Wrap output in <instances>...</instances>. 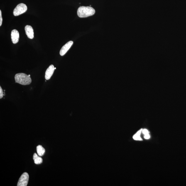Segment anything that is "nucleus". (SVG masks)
I'll return each instance as SVG.
<instances>
[{
    "label": "nucleus",
    "mask_w": 186,
    "mask_h": 186,
    "mask_svg": "<svg viewBox=\"0 0 186 186\" xmlns=\"http://www.w3.org/2000/svg\"><path fill=\"white\" fill-rule=\"evenodd\" d=\"M95 13V10L91 7H80L77 11V15L80 18H85L92 16Z\"/></svg>",
    "instance_id": "f257e3e1"
},
{
    "label": "nucleus",
    "mask_w": 186,
    "mask_h": 186,
    "mask_svg": "<svg viewBox=\"0 0 186 186\" xmlns=\"http://www.w3.org/2000/svg\"><path fill=\"white\" fill-rule=\"evenodd\" d=\"M15 82L23 85H27L31 82V79L29 76L24 73H18L15 75Z\"/></svg>",
    "instance_id": "f03ea898"
},
{
    "label": "nucleus",
    "mask_w": 186,
    "mask_h": 186,
    "mask_svg": "<svg viewBox=\"0 0 186 186\" xmlns=\"http://www.w3.org/2000/svg\"><path fill=\"white\" fill-rule=\"evenodd\" d=\"M27 7L26 5L23 3L19 4L15 8L13 11V14L15 16H18L26 12Z\"/></svg>",
    "instance_id": "7ed1b4c3"
},
{
    "label": "nucleus",
    "mask_w": 186,
    "mask_h": 186,
    "mask_svg": "<svg viewBox=\"0 0 186 186\" xmlns=\"http://www.w3.org/2000/svg\"><path fill=\"white\" fill-rule=\"evenodd\" d=\"M29 178V176L28 174L27 173H26V172L23 173L20 177L17 186H27L28 183Z\"/></svg>",
    "instance_id": "20e7f679"
},
{
    "label": "nucleus",
    "mask_w": 186,
    "mask_h": 186,
    "mask_svg": "<svg viewBox=\"0 0 186 186\" xmlns=\"http://www.w3.org/2000/svg\"><path fill=\"white\" fill-rule=\"evenodd\" d=\"M73 44V42L72 41H69L65 45H64L63 47H62L61 49L60 50V54L61 56H63L67 53L69 49L72 47V45Z\"/></svg>",
    "instance_id": "39448f33"
},
{
    "label": "nucleus",
    "mask_w": 186,
    "mask_h": 186,
    "mask_svg": "<svg viewBox=\"0 0 186 186\" xmlns=\"http://www.w3.org/2000/svg\"><path fill=\"white\" fill-rule=\"evenodd\" d=\"M55 67L53 65H51L47 69L46 72H45V78L47 80H48L53 75L54 70H55Z\"/></svg>",
    "instance_id": "423d86ee"
},
{
    "label": "nucleus",
    "mask_w": 186,
    "mask_h": 186,
    "mask_svg": "<svg viewBox=\"0 0 186 186\" xmlns=\"http://www.w3.org/2000/svg\"><path fill=\"white\" fill-rule=\"evenodd\" d=\"M19 34L18 31L16 29L12 30L11 33V38L12 41L14 44L18 43L19 39Z\"/></svg>",
    "instance_id": "0eeeda50"
},
{
    "label": "nucleus",
    "mask_w": 186,
    "mask_h": 186,
    "mask_svg": "<svg viewBox=\"0 0 186 186\" xmlns=\"http://www.w3.org/2000/svg\"><path fill=\"white\" fill-rule=\"evenodd\" d=\"M26 34L29 38L32 39L34 37L33 30L32 27L29 25H27L25 27Z\"/></svg>",
    "instance_id": "6e6552de"
},
{
    "label": "nucleus",
    "mask_w": 186,
    "mask_h": 186,
    "mask_svg": "<svg viewBox=\"0 0 186 186\" xmlns=\"http://www.w3.org/2000/svg\"><path fill=\"white\" fill-rule=\"evenodd\" d=\"M33 160L35 164L36 165H39L43 162V160L40 156L38 155L36 153L34 154L33 155Z\"/></svg>",
    "instance_id": "1a4fd4ad"
},
{
    "label": "nucleus",
    "mask_w": 186,
    "mask_h": 186,
    "mask_svg": "<svg viewBox=\"0 0 186 186\" xmlns=\"http://www.w3.org/2000/svg\"><path fill=\"white\" fill-rule=\"evenodd\" d=\"M37 151L39 156L41 157L44 154L45 150L41 145H39L37 147Z\"/></svg>",
    "instance_id": "9d476101"
},
{
    "label": "nucleus",
    "mask_w": 186,
    "mask_h": 186,
    "mask_svg": "<svg viewBox=\"0 0 186 186\" xmlns=\"http://www.w3.org/2000/svg\"><path fill=\"white\" fill-rule=\"evenodd\" d=\"M143 130V129H140L136 134L133 135V139L135 140H139V141H141V140H143L140 136Z\"/></svg>",
    "instance_id": "9b49d317"
},
{
    "label": "nucleus",
    "mask_w": 186,
    "mask_h": 186,
    "mask_svg": "<svg viewBox=\"0 0 186 186\" xmlns=\"http://www.w3.org/2000/svg\"><path fill=\"white\" fill-rule=\"evenodd\" d=\"M3 96H4V94H3V90L1 87H0V99L2 98Z\"/></svg>",
    "instance_id": "f8f14e48"
},
{
    "label": "nucleus",
    "mask_w": 186,
    "mask_h": 186,
    "mask_svg": "<svg viewBox=\"0 0 186 186\" xmlns=\"http://www.w3.org/2000/svg\"><path fill=\"white\" fill-rule=\"evenodd\" d=\"M142 132H143V134L145 135L149 134V132L148 130L146 129H143V130H142Z\"/></svg>",
    "instance_id": "ddd939ff"
},
{
    "label": "nucleus",
    "mask_w": 186,
    "mask_h": 186,
    "mask_svg": "<svg viewBox=\"0 0 186 186\" xmlns=\"http://www.w3.org/2000/svg\"><path fill=\"white\" fill-rule=\"evenodd\" d=\"M3 21V19L2 16H1V10H0V26H1L2 25Z\"/></svg>",
    "instance_id": "4468645a"
},
{
    "label": "nucleus",
    "mask_w": 186,
    "mask_h": 186,
    "mask_svg": "<svg viewBox=\"0 0 186 186\" xmlns=\"http://www.w3.org/2000/svg\"><path fill=\"white\" fill-rule=\"evenodd\" d=\"M145 139H148L150 138V136L149 134L145 135Z\"/></svg>",
    "instance_id": "2eb2a0df"
},
{
    "label": "nucleus",
    "mask_w": 186,
    "mask_h": 186,
    "mask_svg": "<svg viewBox=\"0 0 186 186\" xmlns=\"http://www.w3.org/2000/svg\"><path fill=\"white\" fill-rule=\"evenodd\" d=\"M55 69H56V68H55Z\"/></svg>",
    "instance_id": "dca6fc26"
}]
</instances>
